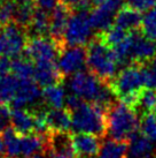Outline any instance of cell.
Returning <instances> with one entry per match:
<instances>
[{"label":"cell","mask_w":156,"mask_h":158,"mask_svg":"<svg viewBox=\"0 0 156 158\" xmlns=\"http://www.w3.org/2000/svg\"><path fill=\"white\" fill-rule=\"evenodd\" d=\"M156 104V90L149 88H143L139 95V101L137 104V112H141V115L148 112H153Z\"/></svg>","instance_id":"cell-27"},{"label":"cell","mask_w":156,"mask_h":158,"mask_svg":"<svg viewBox=\"0 0 156 158\" xmlns=\"http://www.w3.org/2000/svg\"><path fill=\"white\" fill-rule=\"evenodd\" d=\"M29 34L24 27L9 22L0 27V56L16 58L24 52Z\"/></svg>","instance_id":"cell-6"},{"label":"cell","mask_w":156,"mask_h":158,"mask_svg":"<svg viewBox=\"0 0 156 158\" xmlns=\"http://www.w3.org/2000/svg\"><path fill=\"white\" fill-rule=\"evenodd\" d=\"M140 132L148 137L154 144H156V115L148 112L141 115L140 120Z\"/></svg>","instance_id":"cell-28"},{"label":"cell","mask_w":156,"mask_h":158,"mask_svg":"<svg viewBox=\"0 0 156 158\" xmlns=\"http://www.w3.org/2000/svg\"><path fill=\"white\" fill-rule=\"evenodd\" d=\"M129 158H156V144L141 132H137L129 141Z\"/></svg>","instance_id":"cell-16"},{"label":"cell","mask_w":156,"mask_h":158,"mask_svg":"<svg viewBox=\"0 0 156 158\" xmlns=\"http://www.w3.org/2000/svg\"><path fill=\"white\" fill-rule=\"evenodd\" d=\"M29 37L31 36H45L49 31V14L48 12L36 6L35 13L32 15L31 22L26 28Z\"/></svg>","instance_id":"cell-22"},{"label":"cell","mask_w":156,"mask_h":158,"mask_svg":"<svg viewBox=\"0 0 156 158\" xmlns=\"http://www.w3.org/2000/svg\"><path fill=\"white\" fill-rule=\"evenodd\" d=\"M129 32L124 29H122L121 27L113 24L111 27H109L108 29L98 32L96 36H98L101 40V42H103L104 44L108 45L109 48H113L118 43H121L123 40H125L126 36L129 35Z\"/></svg>","instance_id":"cell-25"},{"label":"cell","mask_w":156,"mask_h":158,"mask_svg":"<svg viewBox=\"0 0 156 158\" xmlns=\"http://www.w3.org/2000/svg\"><path fill=\"white\" fill-rule=\"evenodd\" d=\"M142 34L147 36L148 38L156 42V5L147 10L141 22V29Z\"/></svg>","instance_id":"cell-29"},{"label":"cell","mask_w":156,"mask_h":158,"mask_svg":"<svg viewBox=\"0 0 156 158\" xmlns=\"http://www.w3.org/2000/svg\"><path fill=\"white\" fill-rule=\"evenodd\" d=\"M72 13H74V9L71 8L65 1L61 0L60 2L51 10V14H49V31H48V34L62 48H67L64 42V32Z\"/></svg>","instance_id":"cell-9"},{"label":"cell","mask_w":156,"mask_h":158,"mask_svg":"<svg viewBox=\"0 0 156 158\" xmlns=\"http://www.w3.org/2000/svg\"><path fill=\"white\" fill-rule=\"evenodd\" d=\"M39 87L40 85L33 79H20L15 98L9 104V106L16 109L26 107L29 105L33 106L32 109L39 107V102L43 101V91Z\"/></svg>","instance_id":"cell-13"},{"label":"cell","mask_w":156,"mask_h":158,"mask_svg":"<svg viewBox=\"0 0 156 158\" xmlns=\"http://www.w3.org/2000/svg\"><path fill=\"white\" fill-rule=\"evenodd\" d=\"M124 5L142 13L149 10L153 6H155L156 0H124Z\"/></svg>","instance_id":"cell-32"},{"label":"cell","mask_w":156,"mask_h":158,"mask_svg":"<svg viewBox=\"0 0 156 158\" xmlns=\"http://www.w3.org/2000/svg\"><path fill=\"white\" fill-rule=\"evenodd\" d=\"M65 89L62 83L45 87L43 90L44 104L49 109H61L65 105Z\"/></svg>","instance_id":"cell-21"},{"label":"cell","mask_w":156,"mask_h":158,"mask_svg":"<svg viewBox=\"0 0 156 158\" xmlns=\"http://www.w3.org/2000/svg\"><path fill=\"white\" fill-rule=\"evenodd\" d=\"M72 137V147L77 158L98 157L101 141L99 136L86 133H75Z\"/></svg>","instance_id":"cell-14"},{"label":"cell","mask_w":156,"mask_h":158,"mask_svg":"<svg viewBox=\"0 0 156 158\" xmlns=\"http://www.w3.org/2000/svg\"><path fill=\"white\" fill-rule=\"evenodd\" d=\"M118 65L113 48L101 42L98 36L87 44L86 67L102 82L109 84L115 77Z\"/></svg>","instance_id":"cell-4"},{"label":"cell","mask_w":156,"mask_h":158,"mask_svg":"<svg viewBox=\"0 0 156 158\" xmlns=\"http://www.w3.org/2000/svg\"><path fill=\"white\" fill-rule=\"evenodd\" d=\"M62 48L52 37L45 36H31L28 40L24 53L32 62L57 61L60 57Z\"/></svg>","instance_id":"cell-8"},{"label":"cell","mask_w":156,"mask_h":158,"mask_svg":"<svg viewBox=\"0 0 156 158\" xmlns=\"http://www.w3.org/2000/svg\"><path fill=\"white\" fill-rule=\"evenodd\" d=\"M2 1H5V0H0V2H2Z\"/></svg>","instance_id":"cell-41"},{"label":"cell","mask_w":156,"mask_h":158,"mask_svg":"<svg viewBox=\"0 0 156 158\" xmlns=\"http://www.w3.org/2000/svg\"><path fill=\"white\" fill-rule=\"evenodd\" d=\"M69 5L74 10H80V9H88L93 4L92 0H63Z\"/></svg>","instance_id":"cell-34"},{"label":"cell","mask_w":156,"mask_h":158,"mask_svg":"<svg viewBox=\"0 0 156 158\" xmlns=\"http://www.w3.org/2000/svg\"><path fill=\"white\" fill-rule=\"evenodd\" d=\"M141 22L142 16L140 12L123 5L122 8L117 12L114 24L121 27L122 29L126 31H133L141 28Z\"/></svg>","instance_id":"cell-19"},{"label":"cell","mask_w":156,"mask_h":158,"mask_svg":"<svg viewBox=\"0 0 156 158\" xmlns=\"http://www.w3.org/2000/svg\"><path fill=\"white\" fill-rule=\"evenodd\" d=\"M129 142L118 140H106L101 143L96 158H127Z\"/></svg>","instance_id":"cell-20"},{"label":"cell","mask_w":156,"mask_h":158,"mask_svg":"<svg viewBox=\"0 0 156 158\" xmlns=\"http://www.w3.org/2000/svg\"><path fill=\"white\" fill-rule=\"evenodd\" d=\"M5 143L2 140V135L0 134V157H5Z\"/></svg>","instance_id":"cell-38"},{"label":"cell","mask_w":156,"mask_h":158,"mask_svg":"<svg viewBox=\"0 0 156 158\" xmlns=\"http://www.w3.org/2000/svg\"><path fill=\"white\" fill-rule=\"evenodd\" d=\"M46 119L51 131L69 132L72 128V115L68 109H48Z\"/></svg>","instance_id":"cell-18"},{"label":"cell","mask_w":156,"mask_h":158,"mask_svg":"<svg viewBox=\"0 0 156 158\" xmlns=\"http://www.w3.org/2000/svg\"><path fill=\"white\" fill-rule=\"evenodd\" d=\"M20 79L15 75L6 74L0 76V102L8 105L15 98Z\"/></svg>","instance_id":"cell-24"},{"label":"cell","mask_w":156,"mask_h":158,"mask_svg":"<svg viewBox=\"0 0 156 158\" xmlns=\"http://www.w3.org/2000/svg\"><path fill=\"white\" fill-rule=\"evenodd\" d=\"M5 158H9V157H5Z\"/></svg>","instance_id":"cell-42"},{"label":"cell","mask_w":156,"mask_h":158,"mask_svg":"<svg viewBox=\"0 0 156 158\" xmlns=\"http://www.w3.org/2000/svg\"><path fill=\"white\" fill-rule=\"evenodd\" d=\"M109 88L118 101L123 102L124 104L135 110L139 101V95L145 88L140 65H126L109 82Z\"/></svg>","instance_id":"cell-3"},{"label":"cell","mask_w":156,"mask_h":158,"mask_svg":"<svg viewBox=\"0 0 156 158\" xmlns=\"http://www.w3.org/2000/svg\"><path fill=\"white\" fill-rule=\"evenodd\" d=\"M10 123V109L8 105L0 102V132H2L5 128Z\"/></svg>","instance_id":"cell-33"},{"label":"cell","mask_w":156,"mask_h":158,"mask_svg":"<svg viewBox=\"0 0 156 158\" xmlns=\"http://www.w3.org/2000/svg\"><path fill=\"white\" fill-rule=\"evenodd\" d=\"M10 72L18 79H33L35 66L28 57H18L12 61Z\"/></svg>","instance_id":"cell-26"},{"label":"cell","mask_w":156,"mask_h":158,"mask_svg":"<svg viewBox=\"0 0 156 158\" xmlns=\"http://www.w3.org/2000/svg\"><path fill=\"white\" fill-rule=\"evenodd\" d=\"M24 158H51V157H49V154H48L47 151L44 150V151H39V152L32 154V155H30V156L24 157Z\"/></svg>","instance_id":"cell-37"},{"label":"cell","mask_w":156,"mask_h":158,"mask_svg":"<svg viewBox=\"0 0 156 158\" xmlns=\"http://www.w3.org/2000/svg\"><path fill=\"white\" fill-rule=\"evenodd\" d=\"M103 0H92V2H93V5H98L100 4V2H102Z\"/></svg>","instance_id":"cell-39"},{"label":"cell","mask_w":156,"mask_h":158,"mask_svg":"<svg viewBox=\"0 0 156 158\" xmlns=\"http://www.w3.org/2000/svg\"><path fill=\"white\" fill-rule=\"evenodd\" d=\"M107 134L110 139L129 142L140 128L138 112L121 101H115L106 110Z\"/></svg>","instance_id":"cell-2"},{"label":"cell","mask_w":156,"mask_h":158,"mask_svg":"<svg viewBox=\"0 0 156 158\" xmlns=\"http://www.w3.org/2000/svg\"><path fill=\"white\" fill-rule=\"evenodd\" d=\"M156 57V42L145 36L141 30L130 31V61L139 64Z\"/></svg>","instance_id":"cell-11"},{"label":"cell","mask_w":156,"mask_h":158,"mask_svg":"<svg viewBox=\"0 0 156 158\" xmlns=\"http://www.w3.org/2000/svg\"><path fill=\"white\" fill-rule=\"evenodd\" d=\"M93 27L90 21V13L86 9L74 10L69 19L64 32V42L67 46L88 44L92 40Z\"/></svg>","instance_id":"cell-7"},{"label":"cell","mask_w":156,"mask_h":158,"mask_svg":"<svg viewBox=\"0 0 156 158\" xmlns=\"http://www.w3.org/2000/svg\"><path fill=\"white\" fill-rule=\"evenodd\" d=\"M69 88L83 101L98 104L106 110L115 102V95L109 84L102 82L91 72L80 70L75 73L69 81Z\"/></svg>","instance_id":"cell-1"},{"label":"cell","mask_w":156,"mask_h":158,"mask_svg":"<svg viewBox=\"0 0 156 158\" xmlns=\"http://www.w3.org/2000/svg\"><path fill=\"white\" fill-rule=\"evenodd\" d=\"M61 0H35V4L38 8H41L46 12H51Z\"/></svg>","instance_id":"cell-35"},{"label":"cell","mask_w":156,"mask_h":158,"mask_svg":"<svg viewBox=\"0 0 156 158\" xmlns=\"http://www.w3.org/2000/svg\"><path fill=\"white\" fill-rule=\"evenodd\" d=\"M57 66L63 76L84 70L86 67V48L82 45L67 46L57 59Z\"/></svg>","instance_id":"cell-12"},{"label":"cell","mask_w":156,"mask_h":158,"mask_svg":"<svg viewBox=\"0 0 156 158\" xmlns=\"http://www.w3.org/2000/svg\"><path fill=\"white\" fill-rule=\"evenodd\" d=\"M0 158H5V157H0Z\"/></svg>","instance_id":"cell-43"},{"label":"cell","mask_w":156,"mask_h":158,"mask_svg":"<svg viewBox=\"0 0 156 158\" xmlns=\"http://www.w3.org/2000/svg\"><path fill=\"white\" fill-rule=\"evenodd\" d=\"M10 123L18 134L35 133V113L26 107H10Z\"/></svg>","instance_id":"cell-17"},{"label":"cell","mask_w":156,"mask_h":158,"mask_svg":"<svg viewBox=\"0 0 156 158\" xmlns=\"http://www.w3.org/2000/svg\"><path fill=\"white\" fill-rule=\"evenodd\" d=\"M64 76L59 69L57 61H40L36 62L33 80L41 85L47 87L52 84H59L63 82Z\"/></svg>","instance_id":"cell-15"},{"label":"cell","mask_w":156,"mask_h":158,"mask_svg":"<svg viewBox=\"0 0 156 158\" xmlns=\"http://www.w3.org/2000/svg\"><path fill=\"white\" fill-rule=\"evenodd\" d=\"M153 112H154V114L156 115V104H155V107H154V110H153Z\"/></svg>","instance_id":"cell-40"},{"label":"cell","mask_w":156,"mask_h":158,"mask_svg":"<svg viewBox=\"0 0 156 158\" xmlns=\"http://www.w3.org/2000/svg\"><path fill=\"white\" fill-rule=\"evenodd\" d=\"M72 129L76 133H86L104 137L107 135V119L106 109L102 106L83 102L80 105L71 111Z\"/></svg>","instance_id":"cell-5"},{"label":"cell","mask_w":156,"mask_h":158,"mask_svg":"<svg viewBox=\"0 0 156 158\" xmlns=\"http://www.w3.org/2000/svg\"><path fill=\"white\" fill-rule=\"evenodd\" d=\"M140 67L145 87L156 90V57L141 64Z\"/></svg>","instance_id":"cell-30"},{"label":"cell","mask_w":156,"mask_h":158,"mask_svg":"<svg viewBox=\"0 0 156 158\" xmlns=\"http://www.w3.org/2000/svg\"><path fill=\"white\" fill-rule=\"evenodd\" d=\"M10 69H12V61L9 60V58L8 57L0 58V76L9 74Z\"/></svg>","instance_id":"cell-36"},{"label":"cell","mask_w":156,"mask_h":158,"mask_svg":"<svg viewBox=\"0 0 156 158\" xmlns=\"http://www.w3.org/2000/svg\"><path fill=\"white\" fill-rule=\"evenodd\" d=\"M16 10L15 0H5L0 2V27L13 22Z\"/></svg>","instance_id":"cell-31"},{"label":"cell","mask_w":156,"mask_h":158,"mask_svg":"<svg viewBox=\"0 0 156 158\" xmlns=\"http://www.w3.org/2000/svg\"><path fill=\"white\" fill-rule=\"evenodd\" d=\"M123 5L124 0H103L96 5L93 10L90 12V21L93 29L100 32L113 26L117 12Z\"/></svg>","instance_id":"cell-10"},{"label":"cell","mask_w":156,"mask_h":158,"mask_svg":"<svg viewBox=\"0 0 156 158\" xmlns=\"http://www.w3.org/2000/svg\"><path fill=\"white\" fill-rule=\"evenodd\" d=\"M1 135L5 143V151L7 157H21V135L10 126H7L1 132Z\"/></svg>","instance_id":"cell-23"}]
</instances>
